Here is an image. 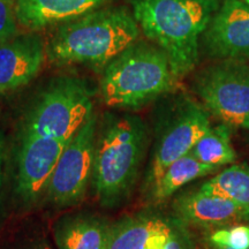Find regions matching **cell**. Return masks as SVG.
Wrapping results in <instances>:
<instances>
[{"label": "cell", "mask_w": 249, "mask_h": 249, "mask_svg": "<svg viewBox=\"0 0 249 249\" xmlns=\"http://www.w3.org/2000/svg\"><path fill=\"white\" fill-rule=\"evenodd\" d=\"M45 54L43 39L34 34L0 43V92L29 83L39 71Z\"/></svg>", "instance_id": "obj_11"}, {"label": "cell", "mask_w": 249, "mask_h": 249, "mask_svg": "<svg viewBox=\"0 0 249 249\" xmlns=\"http://www.w3.org/2000/svg\"><path fill=\"white\" fill-rule=\"evenodd\" d=\"M133 17L144 36L169 57L177 79L194 70L200 38L219 0H128Z\"/></svg>", "instance_id": "obj_1"}, {"label": "cell", "mask_w": 249, "mask_h": 249, "mask_svg": "<svg viewBox=\"0 0 249 249\" xmlns=\"http://www.w3.org/2000/svg\"><path fill=\"white\" fill-rule=\"evenodd\" d=\"M33 249H49V247H46V246H38V247H35Z\"/></svg>", "instance_id": "obj_23"}, {"label": "cell", "mask_w": 249, "mask_h": 249, "mask_svg": "<svg viewBox=\"0 0 249 249\" xmlns=\"http://www.w3.org/2000/svg\"><path fill=\"white\" fill-rule=\"evenodd\" d=\"M245 1H246V2H247V4H249V0H245Z\"/></svg>", "instance_id": "obj_25"}, {"label": "cell", "mask_w": 249, "mask_h": 249, "mask_svg": "<svg viewBox=\"0 0 249 249\" xmlns=\"http://www.w3.org/2000/svg\"><path fill=\"white\" fill-rule=\"evenodd\" d=\"M164 249H195L191 235L180 224H174L172 234L165 245Z\"/></svg>", "instance_id": "obj_21"}, {"label": "cell", "mask_w": 249, "mask_h": 249, "mask_svg": "<svg viewBox=\"0 0 249 249\" xmlns=\"http://www.w3.org/2000/svg\"><path fill=\"white\" fill-rule=\"evenodd\" d=\"M147 141L145 126L132 114H107L97 129L92 183L105 205H116L132 191Z\"/></svg>", "instance_id": "obj_3"}, {"label": "cell", "mask_w": 249, "mask_h": 249, "mask_svg": "<svg viewBox=\"0 0 249 249\" xmlns=\"http://www.w3.org/2000/svg\"><path fill=\"white\" fill-rule=\"evenodd\" d=\"M17 17L13 0H0V43L13 38L17 34Z\"/></svg>", "instance_id": "obj_20"}, {"label": "cell", "mask_w": 249, "mask_h": 249, "mask_svg": "<svg viewBox=\"0 0 249 249\" xmlns=\"http://www.w3.org/2000/svg\"><path fill=\"white\" fill-rule=\"evenodd\" d=\"M211 127L209 114L192 99H183L160 130L149 170L151 187L171 164L192 151Z\"/></svg>", "instance_id": "obj_8"}, {"label": "cell", "mask_w": 249, "mask_h": 249, "mask_svg": "<svg viewBox=\"0 0 249 249\" xmlns=\"http://www.w3.org/2000/svg\"><path fill=\"white\" fill-rule=\"evenodd\" d=\"M108 0H17L18 23L29 31L64 23L101 8Z\"/></svg>", "instance_id": "obj_13"}, {"label": "cell", "mask_w": 249, "mask_h": 249, "mask_svg": "<svg viewBox=\"0 0 249 249\" xmlns=\"http://www.w3.org/2000/svg\"><path fill=\"white\" fill-rule=\"evenodd\" d=\"M92 112L88 87L77 79L60 77L37 99L24 121L22 134L70 142Z\"/></svg>", "instance_id": "obj_5"}, {"label": "cell", "mask_w": 249, "mask_h": 249, "mask_svg": "<svg viewBox=\"0 0 249 249\" xmlns=\"http://www.w3.org/2000/svg\"><path fill=\"white\" fill-rule=\"evenodd\" d=\"M195 90L204 108L235 128H249V64L218 60L195 77Z\"/></svg>", "instance_id": "obj_6"}, {"label": "cell", "mask_w": 249, "mask_h": 249, "mask_svg": "<svg viewBox=\"0 0 249 249\" xmlns=\"http://www.w3.org/2000/svg\"><path fill=\"white\" fill-rule=\"evenodd\" d=\"M140 27L124 7L95 9L59 24L46 54L55 65L87 64L107 66L112 59L139 40Z\"/></svg>", "instance_id": "obj_2"}, {"label": "cell", "mask_w": 249, "mask_h": 249, "mask_svg": "<svg viewBox=\"0 0 249 249\" xmlns=\"http://www.w3.org/2000/svg\"><path fill=\"white\" fill-rule=\"evenodd\" d=\"M205 51L217 60L249 59V4L224 0L202 35Z\"/></svg>", "instance_id": "obj_9"}, {"label": "cell", "mask_w": 249, "mask_h": 249, "mask_svg": "<svg viewBox=\"0 0 249 249\" xmlns=\"http://www.w3.org/2000/svg\"><path fill=\"white\" fill-rule=\"evenodd\" d=\"M218 167L201 163L191 152L179 158L165 170L163 176L152 186L155 200L164 201L183 185L214 172Z\"/></svg>", "instance_id": "obj_16"}, {"label": "cell", "mask_w": 249, "mask_h": 249, "mask_svg": "<svg viewBox=\"0 0 249 249\" xmlns=\"http://www.w3.org/2000/svg\"><path fill=\"white\" fill-rule=\"evenodd\" d=\"M200 191L226 198L249 210V166L232 165L202 183Z\"/></svg>", "instance_id": "obj_17"}, {"label": "cell", "mask_w": 249, "mask_h": 249, "mask_svg": "<svg viewBox=\"0 0 249 249\" xmlns=\"http://www.w3.org/2000/svg\"><path fill=\"white\" fill-rule=\"evenodd\" d=\"M68 142L22 134L18 155V192L27 202H35L49 189L52 174Z\"/></svg>", "instance_id": "obj_10"}, {"label": "cell", "mask_w": 249, "mask_h": 249, "mask_svg": "<svg viewBox=\"0 0 249 249\" xmlns=\"http://www.w3.org/2000/svg\"><path fill=\"white\" fill-rule=\"evenodd\" d=\"M216 249H231V248H227V247H216Z\"/></svg>", "instance_id": "obj_24"}, {"label": "cell", "mask_w": 249, "mask_h": 249, "mask_svg": "<svg viewBox=\"0 0 249 249\" xmlns=\"http://www.w3.org/2000/svg\"><path fill=\"white\" fill-rule=\"evenodd\" d=\"M191 154L201 163L220 167L236 160V154L231 143L230 127L225 124L210 127L198 140Z\"/></svg>", "instance_id": "obj_18"}, {"label": "cell", "mask_w": 249, "mask_h": 249, "mask_svg": "<svg viewBox=\"0 0 249 249\" xmlns=\"http://www.w3.org/2000/svg\"><path fill=\"white\" fill-rule=\"evenodd\" d=\"M2 156H4V139L0 134V188H1V171H2Z\"/></svg>", "instance_id": "obj_22"}, {"label": "cell", "mask_w": 249, "mask_h": 249, "mask_svg": "<svg viewBox=\"0 0 249 249\" xmlns=\"http://www.w3.org/2000/svg\"><path fill=\"white\" fill-rule=\"evenodd\" d=\"M97 129V117L92 112L65 147L46 193L53 203L67 207L85 197L92 179Z\"/></svg>", "instance_id": "obj_7"}, {"label": "cell", "mask_w": 249, "mask_h": 249, "mask_svg": "<svg viewBox=\"0 0 249 249\" xmlns=\"http://www.w3.org/2000/svg\"><path fill=\"white\" fill-rule=\"evenodd\" d=\"M110 226L89 216L60 220L54 232L59 249H107Z\"/></svg>", "instance_id": "obj_15"}, {"label": "cell", "mask_w": 249, "mask_h": 249, "mask_svg": "<svg viewBox=\"0 0 249 249\" xmlns=\"http://www.w3.org/2000/svg\"><path fill=\"white\" fill-rule=\"evenodd\" d=\"M169 57L154 43L136 40L105 66L103 101L111 107H140L173 89Z\"/></svg>", "instance_id": "obj_4"}, {"label": "cell", "mask_w": 249, "mask_h": 249, "mask_svg": "<svg viewBox=\"0 0 249 249\" xmlns=\"http://www.w3.org/2000/svg\"><path fill=\"white\" fill-rule=\"evenodd\" d=\"M174 210L180 222L207 230L234 226L249 220V210L200 189L179 196L174 202Z\"/></svg>", "instance_id": "obj_12"}, {"label": "cell", "mask_w": 249, "mask_h": 249, "mask_svg": "<svg viewBox=\"0 0 249 249\" xmlns=\"http://www.w3.org/2000/svg\"><path fill=\"white\" fill-rule=\"evenodd\" d=\"M173 226L158 217L126 218L110 226L107 249H164Z\"/></svg>", "instance_id": "obj_14"}, {"label": "cell", "mask_w": 249, "mask_h": 249, "mask_svg": "<svg viewBox=\"0 0 249 249\" xmlns=\"http://www.w3.org/2000/svg\"><path fill=\"white\" fill-rule=\"evenodd\" d=\"M209 240L214 247L249 249V226L234 225L218 229L211 233Z\"/></svg>", "instance_id": "obj_19"}]
</instances>
